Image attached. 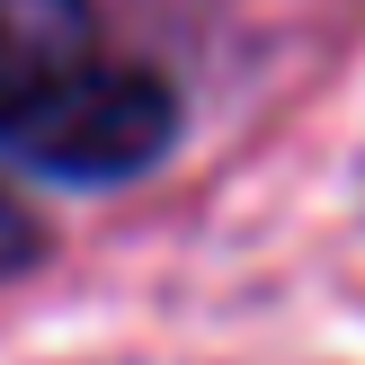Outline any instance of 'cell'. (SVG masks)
I'll return each mask as SVG.
<instances>
[{
	"mask_svg": "<svg viewBox=\"0 0 365 365\" xmlns=\"http://www.w3.org/2000/svg\"><path fill=\"white\" fill-rule=\"evenodd\" d=\"M170 143H178V98L143 63H81L18 125H0V152L53 178H134Z\"/></svg>",
	"mask_w": 365,
	"mask_h": 365,
	"instance_id": "6da1fadb",
	"label": "cell"
},
{
	"mask_svg": "<svg viewBox=\"0 0 365 365\" xmlns=\"http://www.w3.org/2000/svg\"><path fill=\"white\" fill-rule=\"evenodd\" d=\"M81 63H98L89 0H0V125H18Z\"/></svg>",
	"mask_w": 365,
	"mask_h": 365,
	"instance_id": "7a4b0ae2",
	"label": "cell"
},
{
	"mask_svg": "<svg viewBox=\"0 0 365 365\" xmlns=\"http://www.w3.org/2000/svg\"><path fill=\"white\" fill-rule=\"evenodd\" d=\"M36 259H45V223H36V214L18 205L9 187H0V285H9V277H27Z\"/></svg>",
	"mask_w": 365,
	"mask_h": 365,
	"instance_id": "3957f363",
	"label": "cell"
}]
</instances>
